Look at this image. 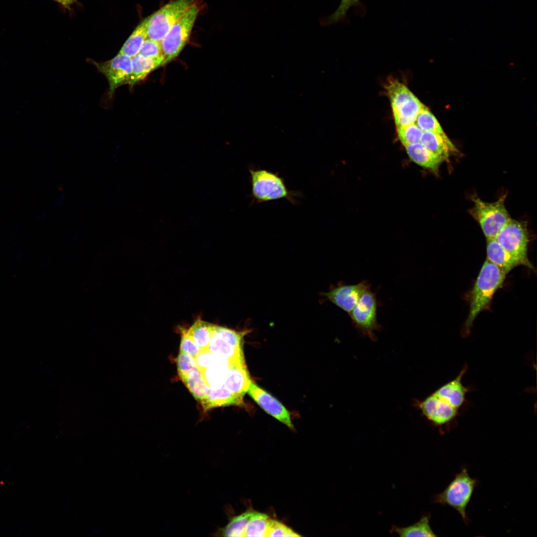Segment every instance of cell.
Instances as JSON below:
<instances>
[{"label": "cell", "instance_id": "obj_31", "mask_svg": "<svg viewBox=\"0 0 537 537\" xmlns=\"http://www.w3.org/2000/svg\"><path fill=\"white\" fill-rule=\"evenodd\" d=\"M398 137L404 146L420 142L423 131L414 122L396 126Z\"/></svg>", "mask_w": 537, "mask_h": 537}, {"label": "cell", "instance_id": "obj_22", "mask_svg": "<svg viewBox=\"0 0 537 537\" xmlns=\"http://www.w3.org/2000/svg\"><path fill=\"white\" fill-rule=\"evenodd\" d=\"M149 17L145 18L137 26L121 47L119 54L132 57L139 53L144 41L147 39Z\"/></svg>", "mask_w": 537, "mask_h": 537}, {"label": "cell", "instance_id": "obj_6", "mask_svg": "<svg viewBox=\"0 0 537 537\" xmlns=\"http://www.w3.org/2000/svg\"><path fill=\"white\" fill-rule=\"evenodd\" d=\"M494 239L521 265L534 271L528 256L529 236L526 222L511 218Z\"/></svg>", "mask_w": 537, "mask_h": 537}, {"label": "cell", "instance_id": "obj_10", "mask_svg": "<svg viewBox=\"0 0 537 537\" xmlns=\"http://www.w3.org/2000/svg\"><path fill=\"white\" fill-rule=\"evenodd\" d=\"M370 288L366 280L355 284L340 282L331 286L329 291L322 293V295L349 314L362 294Z\"/></svg>", "mask_w": 537, "mask_h": 537}, {"label": "cell", "instance_id": "obj_27", "mask_svg": "<svg viewBox=\"0 0 537 537\" xmlns=\"http://www.w3.org/2000/svg\"><path fill=\"white\" fill-rule=\"evenodd\" d=\"M429 516L423 517L415 524L403 528L393 526L391 532H395L400 537H436L429 524Z\"/></svg>", "mask_w": 537, "mask_h": 537}, {"label": "cell", "instance_id": "obj_35", "mask_svg": "<svg viewBox=\"0 0 537 537\" xmlns=\"http://www.w3.org/2000/svg\"><path fill=\"white\" fill-rule=\"evenodd\" d=\"M300 536L281 522L270 519L267 537Z\"/></svg>", "mask_w": 537, "mask_h": 537}, {"label": "cell", "instance_id": "obj_3", "mask_svg": "<svg viewBox=\"0 0 537 537\" xmlns=\"http://www.w3.org/2000/svg\"><path fill=\"white\" fill-rule=\"evenodd\" d=\"M506 196L504 194L493 202L484 201L477 195L470 196L473 205L469 213L478 223L487 239L495 238L511 218L505 205Z\"/></svg>", "mask_w": 537, "mask_h": 537}, {"label": "cell", "instance_id": "obj_38", "mask_svg": "<svg viewBox=\"0 0 537 537\" xmlns=\"http://www.w3.org/2000/svg\"><path fill=\"white\" fill-rule=\"evenodd\" d=\"M76 0H63L64 6L68 7L70 4L74 3Z\"/></svg>", "mask_w": 537, "mask_h": 537}, {"label": "cell", "instance_id": "obj_21", "mask_svg": "<svg viewBox=\"0 0 537 537\" xmlns=\"http://www.w3.org/2000/svg\"><path fill=\"white\" fill-rule=\"evenodd\" d=\"M424 106L415 96L399 106L392 108L396 126L414 123L418 114Z\"/></svg>", "mask_w": 537, "mask_h": 537}, {"label": "cell", "instance_id": "obj_34", "mask_svg": "<svg viewBox=\"0 0 537 537\" xmlns=\"http://www.w3.org/2000/svg\"><path fill=\"white\" fill-rule=\"evenodd\" d=\"M180 330L181 331V340L179 352L186 353L195 358L200 352L201 349L188 334L186 329L181 328Z\"/></svg>", "mask_w": 537, "mask_h": 537}, {"label": "cell", "instance_id": "obj_11", "mask_svg": "<svg viewBox=\"0 0 537 537\" xmlns=\"http://www.w3.org/2000/svg\"><path fill=\"white\" fill-rule=\"evenodd\" d=\"M422 414L434 426L443 427L453 421L458 409L438 396L434 392L417 402Z\"/></svg>", "mask_w": 537, "mask_h": 537}, {"label": "cell", "instance_id": "obj_33", "mask_svg": "<svg viewBox=\"0 0 537 537\" xmlns=\"http://www.w3.org/2000/svg\"><path fill=\"white\" fill-rule=\"evenodd\" d=\"M176 364L180 378L185 376L193 369L197 368L194 358L182 352H179L177 358Z\"/></svg>", "mask_w": 537, "mask_h": 537}, {"label": "cell", "instance_id": "obj_20", "mask_svg": "<svg viewBox=\"0 0 537 537\" xmlns=\"http://www.w3.org/2000/svg\"><path fill=\"white\" fill-rule=\"evenodd\" d=\"M132 70L128 84L132 87L143 80L153 71L162 66L163 60L147 58L140 54L131 57Z\"/></svg>", "mask_w": 537, "mask_h": 537}, {"label": "cell", "instance_id": "obj_30", "mask_svg": "<svg viewBox=\"0 0 537 537\" xmlns=\"http://www.w3.org/2000/svg\"><path fill=\"white\" fill-rule=\"evenodd\" d=\"M415 123L423 131L445 134L437 118L425 106L418 114Z\"/></svg>", "mask_w": 537, "mask_h": 537}, {"label": "cell", "instance_id": "obj_19", "mask_svg": "<svg viewBox=\"0 0 537 537\" xmlns=\"http://www.w3.org/2000/svg\"><path fill=\"white\" fill-rule=\"evenodd\" d=\"M208 348L215 356L230 362L244 360L243 349L234 347L213 330Z\"/></svg>", "mask_w": 537, "mask_h": 537}, {"label": "cell", "instance_id": "obj_28", "mask_svg": "<svg viewBox=\"0 0 537 537\" xmlns=\"http://www.w3.org/2000/svg\"><path fill=\"white\" fill-rule=\"evenodd\" d=\"M385 88L392 108L415 96L405 85L395 80H390Z\"/></svg>", "mask_w": 537, "mask_h": 537}, {"label": "cell", "instance_id": "obj_23", "mask_svg": "<svg viewBox=\"0 0 537 537\" xmlns=\"http://www.w3.org/2000/svg\"><path fill=\"white\" fill-rule=\"evenodd\" d=\"M255 511L248 510L239 515L231 518L226 526L217 530L215 536L244 537L247 525Z\"/></svg>", "mask_w": 537, "mask_h": 537}, {"label": "cell", "instance_id": "obj_32", "mask_svg": "<svg viewBox=\"0 0 537 537\" xmlns=\"http://www.w3.org/2000/svg\"><path fill=\"white\" fill-rule=\"evenodd\" d=\"M142 56L154 59L164 60L161 41L147 38L144 42L139 52Z\"/></svg>", "mask_w": 537, "mask_h": 537}, {"label": "cell", "instance_id": "obj_2", "mask_svg": "<svg viewBox=\"0 0 537 537\" xmlns=\"http://www.w3.org/2000/svg\"><path fill=\"white\" fill-rule=\"evenodd\" d=\"M251 183V197L258 203L284 198L292 204L296 201L299 192L289 190L283 179L277 174L265 169H249Z\"/></svg>", "mask_w": 537, "mask_h": 537}, {"label": "cell", "instance_id": "obj_4", "mask_svg": "<svg viewBox=\"0 0 537 537\" xmlns=\"http://www.w3.org/2000/svg\"><path fill=\"white\" fill-rule=\"evenodd\" d=\"M476 484L477 480L469 475L466 468H463L446 488L435 496L434 503L452 507L467 524L466 509Z\"/></svg>", "mask_w": 537, "mask_h": 537}, {"label": "cell", "instance_id": "obj_17", "mask_svg": "<svg viewBox=\"0 0 537 537\" xmlns=\"http://www.w3.org/2000/svg\"><path fill=\"white\" fill-rule=\"evenodd\" d=\"M410 159L420 166L437 172L444 160L430 151L420 142L404 146Z\"/></svg>", "mask_w": 537, "mask_h": 537}, {"label": "cell", "instance_id": "obj_5", "mask_svg": "<svg viewBox=\"0 0 537 537\" xmlns=\"http://www.w3.org/2000/svg\"><path fill=\"white\" fill-rule=\"evenodd\" d=\"M199 10L198 5L193 4L161 41L164 57L162 66L175 59L183 49L189 40Z\"/></svg>", "mask_w": 537, "mask_h": 537}, {"label": "cell", "instance_id": "obj_24", "mask_svg": "<svg viewBox=\"0 0 537 537\" xmlns=\"http://www.w3.org/2000/svg\"><path fill=\"white\" fill-rule=\"evenodd\" d=\"M231 365L228 360L216 357L210 366L201 371L207 385L215 386L223 384Z\"/></svg>", "mask_w": 537, "mask_h": 537}, {"label": "cell", "instance_id": "obj_16", "mask_svg": "<svg viewBox=\"0 0 537 537\" xmlns=\"http://www.w3.org/2000/svg\"><path fill=\"white\" fill-rule=\"evenodd\" d=\"M420 142L430 151L448 163L449 162L450 154L457 152L446 134H440L424 131L422 134Z\"/></svg>", "mask_w": 537, "mask_h": 537}, {"label": "cell", "instance_id": "obj_13", "mask_svg": "<svg viewBox=\"0 0 537 537\" xmlns=\"http://www.w3.org/2000/svg\"><path fill=\"white\" fill-rule=\"evenodd\" d=\"M467 365H464L454 379L444 384L434 393L454 408L459 409L464 404L468 389L462 383L461 379L466 371Z\"/></svg>", "mask_w": 537, "mask_h": 537}, {"label": "cell", "instance_id": "obj_15", "mask_svg": "<svg viewBox=\"0 0 537 537\" xmlns=\"http://www.w3.org/2000/svg\"><path fill=\"white\" fill-rule=\"evenodd\" d=\"M243 398L229 391L223 384L208 386L205 397L200 402L203 409H211L230 405H242Z\"/></svg>", "mask_w": 537, "mask_h": 537}, {"label": "cell", "instance_id": "obj_25", "mask_svg": "<svg viewBox=\"0 0 537 537\" xmlns=\"http://www.w3.org/2000/svg\"><path fill=\"white\" fill-rule=\"evenodd\" d=\"M213 325L197 318L186 329L188 334L201 350L208 348Z\"/></svg>", "mask_w": 537, "mask_h": 537}, {"label": "cell", "instance_id": "obj_9", "mask_svg": "<svg viewBox=\"0 0 537 537\" xmlns=\"http://www.w3.org/2000/svg\"><path fill=\"white\" fill-rule=\"evenodd\" d=\"M98 70L105 76L108 84V95L111 98L117 88L128 84L132 70L131 57L118 54L112 59L98 63L91 60Z\"/></svg>", "mask_w": 537, "mask_h": 537}, {"label": "cell", "instance_id": "obj_7", "mask_svg": "<svg viewBox=\"0 0 537 537\" xmlns=\"http://www.w3.org/2000/svg\"><path fill=\"white\" fill-rule=\"evenodd\" d=\"M194 3L195 0H175L160 8L149 17L147 38L161 41L171 28Z\"/></svg>", "mask_w": 537, "mask_h": 537}, {"label": "cell", "instance_id": "obj_36", "mask_svg": "<svg viewBox=\"0 0 537 537\" xmlns=\"http://www.w3.org/2000/svg\"><path fill=\"white\" fill-rule=\"evenodd\" d=\"M359 0H341L337 10L327 18L326 23H336L343 19L348 9L352 6L358 3Z\"/></svg>", "mask_w": 537, "mask_h": 537}, {"label": "cell", "instance_id": "obj_12", "mask_svg": "<svg viewBox=\"0 0 537 537\" xmlns=\"http://www.w3.org/2000/svg\"><path fill=\"white\" fill-rule=\"evenodd\" d=\"M247 393L268 414L294 430L290 413L275 398L252 381Z\"/></svg>", "mask_w": 537, "mask_h": 537}, {"label": "cell", "instance_id": "obj_39", "mask_svg": "<svg viewBox=\"0 0 537 537\" xmlns=\"http://www.w3.org/2000/svg\"><path fill=\"white\" fill-rule=\"evenodd\" d=\"M54 0V1H55L56 2H58L60 3V4H61L62 5H63V6H64V3L63 0Z\"/></svg>", "mask_w": 537, "mask_h": 537}, {"label": "cell", "instance_id": "obj_37", "mask_svg": "<svg viewBox=\"0 0 537 537\" xmlns=\"http://www.w3.org/2000/svg\"><path fill=\"white\" fill-rule=\"evenodd\" d=\"M194 358L197 368L202 371L214 362L216 356L207 348L201 350Z\"/></svg>", "mask_w": 537, "mask_h": 537}, {"label": "cell", "instance_id": "obj_18", "mask_svg": "<svg viewBox=\"0 0 537 537\" xmlns=\"http://www.w3.org/2000/svg\"><path fill=\"white\" fill-rule=\"evenodd\" d=\"M486 247L487 260L507 273L516 267L521 265L519 261L505 251L494 238L487 239Z\"/></svg>", "mask_w": 537, "mask_h": 537}, {"label": "cell", "instance_id": "obj_8", "mask_svg": "<svg viewBox=\"0 0 537 537\" xmlns=\"http://www.w3.org/2000/svg\"><path fill=\"white\" fill-rule=\"evenodd\" d=\"M377 308L376 294L370 288L362 294L349 314L354 327L373 341L376 339L374 331L381 329L377 321Z\"/></svg>", "mask_w": 537, "mask_h": 537}, {"label": "cell", "instance_id": "obj_1", "mask_svg": "<svg viewBox=\"0 0 537 537\" xmlns=\"http://www.w3.org/2000/svg\"><path fill=\"white\" fill-rule=\"evenodd\" d=\"M506 274V272L488 260L484 262L468 294L469 312L463 327V336L466 337L469 334L476 317L489 306L495 292L505 279Z\"/></svg>", "mask_w": 537, "mask_h": 537}, {"label": "cell", "instance_id": "obj_14", "mask_svg": "<svg viewBox=\"0 0 537 537\" xmlns=\"http://www.w3.org/2000/svg\"><path fill=\"white\" fill-rule=\"evenodd\" d=\"M251 382L245 360H242L231 363L224 385L233 393L243 397Z\"/></svg>", "mask_w": 537, "mask_h": 537}, {"label": "cell", "instance_id": "obj_26", "mask_svg": "<svg viewBox=\"0 0 537 537\" xmlns=\"http://www.w3.org/2000/svg\"><path fill=\"white\" fill-rule=\"evenodd\" d=\"M180 379L192 396L200 402L205 397L208 389L201 371L198 368L194 369Z\"/></svg>", "mask_w": 537, "mask_h": 537}, {"label": "cell", "instance_id": "obj_29", "mask_svg": "<svg viewBox=\"0 0 537 537\" xmlns=\"http://www.w3.org/2000/svg\"><path fill=\"white\" fill-rule=\"evenodd\" d=\"M270 520L266 514L255 512L247 525L244 537H267Z\"/></svg>", "mask_w": 537, "mask_h": 537}]
</instances>
